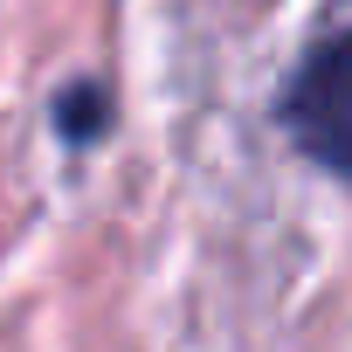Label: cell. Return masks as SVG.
Masks as SVG:
<instances>
[{
    "instance_id": "1",
    "label": "cell",
    "mask_w": 352,
    "mask_h": 352,
    "mask_svg": "<svg viewBox=\"0 0 352 352\" xmlns=\"http://www.w3.org/2000/svg\"><path fill=\"white\" fill-rule=\"evenodd\" d=\"M283 124L297 131V145L331 166L352 173V28H331L283 83Z\"/></svg>"
}]
</instances>
